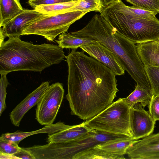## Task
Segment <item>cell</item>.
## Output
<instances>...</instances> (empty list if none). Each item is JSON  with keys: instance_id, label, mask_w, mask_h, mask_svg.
I'll return each instance as SVG.
<instances>
[{"instance_id": "cell-2", "label": "cell", "mask_w": 159, "mask_h": 159, "mask_svg": "<svg viewBox=\"0 0 159 159\" xmlns=\"http://www.w3.org/2000/svg\"><path fill=\"white\" fill-rule=\"evenodd\" d=\"M78 37L93 39L112 52L125 70L137 84L150 86L145 67L133 42L119 34L100 14H96L82 29L70 33Z\"/></svg>"}, {"instance_id": "cell-20", "label": "cell", "mask_w": 159, "mask_h": 159, "mask_svg": "<svg viewBox=\"0 0 159 159\" xmlns=\"http://www.w3.org/2000/svg\"><path fill=\"white\" fill-rule=\"evenodd\" d=\"M23 10L19 0H0V26Z\"/></svg>"}, {"instance_id": "cell-23", "label": "cell", "mask_w": 159, "mask_h": 159, "mask_svg": "<svg viewBox=\"0 0 159 159\" xmlns=\"http://www.w3.org/2000/svg\"><path fill=\"white\" fill-rule=\"evenodd\" d=\"M79 1L61 2L48 5H40L36 7L34 9L44 15H58L69 12V9L76 4Z\"/></svg>"}, {"instance_id": "cell-3", "label": "cell", "mask_w": 159, "mask_h": 159, "mask_svg": "<svg viewBox=\"0 0 159 159\" xmlns=\"http://www.w3.org/2000/svg\"><path fill=\"white\" fill-rule=\"evenodd\" d=\"M66 57L58 45L34 44L20 37H9L0 43V74L18 71L41 72Z\"/></svg>"}, {"instance_id": "cell-6", "label": "cell", "mask_w": 159, "mask_h": 159, "mask_svg": "<svg viewBox=\"0 0 159 159\" xmlns=\"http://www.w3.org/2000/svg\"><path fill=\"white\" fill-rule=\"evenodd\" d=\"M88 12L77 11L53 15L43 14L27 25L21 35H38L49 41H53L57 36L67 32L71 25Z\"/></svg>"}, {"instance_id": "cell-5", "label": "cell", "mask_w": 159, "mask_h": 159, "mask_svg": "<svg viewBox=\"0 0 159 159\" xmlns=\"http://www.w3.org/2000/svg\"><path fill=\"white\" fill-rule=\"evenodd\" d=\"M131 108L119 98L84 124L92 129L132 138L130 128Z\"/></svg>"}, {"instance_id": "cell-26", "label": "cell", "mask_w": 159, "mask_h": 159, "mask_svg": "<svg viewBox=\"0 0 159 159\" xmlns=\"http://www.w3.org/2000/svg\"><path fill=\"white\" fill-rule=\"evenodd\" d=\"M125 0L138 8L159 13V0Z\"/></svg>"}, {"instance_id": "cell-12", "label": "cell", "mask_w": 159, "mask_h": 159, "mask_svg": "<svg viewBox=\"0 0 159 159\" xmlns=\"http://www.w3.org/2000/svg\"><path fill=\"white\" fill-rule=\"evenodd\" d=\"M80 48L90 56L108 67L116 75L124 74L125 70L118 57L99 42L96 41Z\"/></svg>"}, {"instance_id": "cell-21", "label": "cell", "mask_w": 159, "mask_h": 159, "mask_svg": "<svg viewBox=\"0 0 159 159\" xmlns=\"http://www.w3.org/2000/svg\"><path fill=\"white\" fill-rule=\"evenodd\" d=\"M125 159L124 156L116 155L93 147L75 155L72 159Z\"/></svg>"}, {"instance_id": "cell-13", "label": "cell", "mask_w": 159, "mask_h": 159, "mask_svg": "<svg viewBox=\"0 0 159 159\" xmlns=\"http://www.w3.org/2000/svg\"><path fill=\"white\" fill-rule=\"evenodd\" d=\"M49 85V83L48 81L42 83L12 110L10 113V118L14 125L19 126L25 114L31 108L37 104Z\"/></svg>"}, {"instance_id": "cell-11", "label": "cell", "mask_w": 159, "mask_h": 159, "mask_svg": "<svg viewBox=\"0 0 159 159\" xmlns=\"http://www.w3.org/2000/svg\"><path fill=\"white\" fill-rule=\"evenodd\" d=\"M125 154L132 159H159V132L137 140L128 148Z\"/></svg>"}, {"instance_id": "cell-25", "label": "cell", "mask_w": 159, "mask_h": 159, "mask_svg": "<svg viewBox=\"0 0 159 159\" xmlns=\"http://www.w3.org/2000/svg\"><path fill=\"white\" fill-rule=\"evenodd\" d=\"M145 67L153 95H159V67L147 65Z\"/></svg>"}, {"instance_id": "cell-24", "label": "cell", "mask_w": 159, "mask_h": 159, "mask_svg": "<svg viewBox=\"0 0 159 159\" xmlns=\"http://www.w3.org/2000/svg\"><path fill=\"white\" fill-rule=\"evenodd\" d=\"M101 0H80L74 6L70 8L69 12L86 11L89 12H98L101 14L104 8Z\"/></svg>"}, {"instance_id": "cell-18", "label": "cell", "mask_w": 159, "mask_h": 159, "mask_svg": "<svg viewBox=\"0 0 159 159\" xmlns=\"http://www.w3.org/2000/svg\"><path fill=\"white\" fill-rule=\"evenodd\" d=\"M152 95V90L137 84L134 90L122 100L131 108L139 103L144 108L149 103Z\"/></svg>"}, {"instance_id": "cell-15", "label": "cell", "mask_w": 159, "mask_h": 159, "mask_svg": "<svg viewBox=\"0 0 159 159\" xmlns=\"http://www.w3.org/2000/svg\"><path fill=\"white\" fill-rule=\"evenodd\" d=\"M71 126L66 125L64 122L59 121L55 124L45 125L41 129L34 131L27 132L17 131L12 133L3 134L0 136V139L13 142L18 144L21 141L30 136L40 133L52 134Z\"/></svg>"}, {"instance_id": "cell-7", "label": "cell", "mask_w": 159, "mask_h": 159, "mask_svg": "<svg viewBox=\"0 0 159 159\" xmlns=\"http://www.w3.org/2000/svg\"><path fill=\"white\" fill-rule=\"evenodd\" d=\"M129 137L92 129L85 135L77 139L57 143L55 146L56 152L59 159H72L77 153L98 144L110 140Z\"/></svg>"}, {"instance_id": "cell-30", "label": "cell", "mask_w": 159, "mask_h": 159, "mask_svg": "<svg viewBox=\"0 0 159 159\" xmlns=\"http://www.w3.org/2000/svg\"><path fill=\"white\" fill-rule=\"evenodd\" d=\"M73 1L72 0H29L28 3L34 9L40 5H48L60 3Z\"/></svg>"}, {"instance_id": "cell-22", "label": "cell", "mask_w": 159, "mask_h": 159, "mask_svg": "<svg viewBox=\"0 0 159 159\" xmlns=\"http://www.w3.org/2000/svg\"><path fill=\"white\" fill-rule=\"evenodd\" d=\"M108 7L119 13L135 16L154 18L156 17L157 14L155 13L138 8L133 6H127L121 0Z\"/></svg>"}, {"instance_id": "cell-32", "label": "cell", "mask_w": 159, "mask_h": 159, "mask_svg": "<svg viewBox=\"0 0 159 159\" xmlns=\"http://www.w3.org/2000/svg\"><path fill=\"white\" fill-rule=\"evenodd\" d=\"M0 159H19V158L14 155L0 153Z\"/></svg>"}, {"instance_id": "cell-29", "label": "cell", "mask_w": 159, "mask_h": 159, "mask_svg": "<svg viewBox=\"0 0 159 159\" xmlns=\"http://www.w3.org/2000/svg\"><path fill=\"white\" fill-rule=\"evenodd\" d=\"M148 112L153 119L159 121V95H153L148 105Z\"/></svg>"}, {"instance_id": "cell-17", "label": "cell", "mask_w": 159, "mask_h": 159, "mask_svg": "<svg viewBox=\"0 0 159 159\" xmlns=\"http://www.w3.org/2000/svg\"><path fill=\"white\" fill-rule=\"evenodd\" d=\"M137 140L132 138L119 139L110 140L98 144L94 147L113 154L124 156L127 149Z\"/></svg>"}, {"instance_id": "cell-19", "label": "cell", "mask_w": 159, "mask_h": 159, "mask_svg": "<svg viewBox=\"0 0 159 159\" xmlns=\"http://www.w3.org/2000/svg\"><path fill=\"white\" fill-rule=\"evenodd\" d=\"M58 45L63 48L76 49L78 48L95 42L90 38L78 37L70 34L64 32L59 35L57 40H55Z\"/></svg>"}, {"instance_id": "cell-33", "label": "cell", "mask_w": 159, "mask_h": 159, "mask_svg": "<svg viewBox=\"0 0 159 159\" xmlns=\"http://www.w3.org/2000/svg\"><path fill=\"white\" fill-rule=\"evenodd\" d=\"M120 0H101V1L104 7L105 8Z\"/></svg>"}, {"instance_id": "cell-8", "label": "cell", "mask_w": 159, "mask_h": 159, "mask_svg": "<svg viewBox=\"0 0 159 159\" xmlns=\"http://www.w3.org/2000/svg\"><path fill=\"white\" fill-rule=\"evenodd\" d=\"M64 93L62 84L49 85L37 104L35 118L42 125L53 124L62 103Z\"/></svg>"}, {"instance_id": "cell-10", "label": "cell", "mask_w": 159, "mask_h": 159, "mask_svg": "<svg viewBox=\"0 0 159 159\" xmlns=\"http://www.w3.org/2000/svg\"><path fill=\"white\" fill-rule=\"evenodd\" d=\"M42 14L34 9H23L20 13L0 26V43L6 37H20L25 27Z\"/></svg>"}, {"instance_id": "cell-31", "label": "cell", "mask_w": 159, "mask_h": 159, "mask_svg": "<svg viewBox=\"0 0 159 159\" xmlns=\"http://www.w3.org/2000/svg\"><path fill=\"white\" fill-rule=\"evenodd\" d=\"M14 155L19 159H35L34 157L28 151L24 148H21L20 150Z\"/></svg>"}, {"instance_id": "cell-9", "label": "cell", "mask_w": 159, "mask_h": 159, "mask_svg": "<svg viewBox=\"0 0 159 159\" xmlns=\"http://www.w3.org/2000/svg\"><path fill=\"white\" fill-rule=\"evenodd\" d=\"M140 103L135 104L130 111V128L132 138L136 140L152 134L156 122Z\"/></svg>"}, {"instance_id": "cell-35", "label": "cell", "mask_w": 159, "mask_h": 159, "mask_svg": "<svg viewBox=\"0 0 159 159\" xmlns=\"http://www.w3.org/2000/svg\"><path fill=\"white\" fill-rule=\"evenodd\" d=\"M159 42V39H158V40H157Z\"/></svg>"}, {"instance_id": "cell-28", "label": "cell", "mask_w": 159, "mask_h": 159, "mask_svg": "<svg viewBox=\"0 0 159 159\" xmlns=\"http://www.w3.org/2000/svg\"><path fill=\"white\" fill-rule=\"evenodd\" d=\"M20 148L13 142L0 139V153L14 155Z\"/></svg>"}, {"instance_id": "cell-4", "label": "cell", "mask_w": 159, "mask_h": 159, "mask_svg": "<svg viewBox=\"0 0 159 159\" xmlns=\"http://www.w3.org/2000/svg\"><path fill=\"white\" fill-rule=\"evenodd\" d=\"M120 34L135 43L159 39V20L156 17L135 16L119 13L110 7L100 14Z\"/></svg>"}, {"instance_id": "cell-16", "label": "cell", "mask_w": 159, "mask_h": 159, "mask_svg": "<svg viewBox=\"0 0 159 159\" xmlns=\"http://www.w3.org/2000/svg\"><path fill=\"white\" fill-rule=\"evenodd\" d=\"M138 53L145 66L159 67V42L158 40L137 44Z\"/></svg>"}, {"instance_id": "cell-27", "label": "cell", "mask_w": 159, "mask_h": 159, "mask_svg": "<svg viewBox=\"0 0 159 159\" xmlns=\"http://www.w3.org/2000/svg\"><path fill=\"white\" fill-rule=\"evenodd\" d=\"M1 75L0 80V116H1L6 107V99L7 95L6 89L9 84L7 78V74Z\"/></svg>"}, {"instance_id": "cell-34", "label": "cell", "mask_w": 159, "mask_h": 159, "mask_svg": "<svg viewBox=\"0 0 159 159\" xmlns=\"http://www.w3.org/2000/svg\"><path fill=\"white\" fill-rule=\"evenodd\" d=\"M72 0L73 1H79V0Z\"/></svg>"}, {"instance_id": "cell-1", "label": "cell", "mask_w": 159, "mask_h": 159, "mask_svg": "<svg viewBox=\"0 0 159 159\" xmlns=\"http://www.w3.org/2000/svg\"><path fill=\"white\" fill-rule=\"evenodd\" d=\"M72 49L66 56L68 66V93L71 113L84 120L110 105L116 96V75L84 51Z\"/></svg>"}, {"instance_id": "cell-14", "label": "cell", "mask_w": 159, "mask_h": 159, "mask_svg": "<svg viewBox=\"0 0 159 159\" xmlns=\"http://www.w3.org/2000/svg\"><path fill=\"white\" fill-rule=\"evenodd\" d=\"M92 129L82 123L71 126L56 133L48 134L47 139L48 143L65 142L77 139L90 132Z\"/></svg>"}]
</instances>
